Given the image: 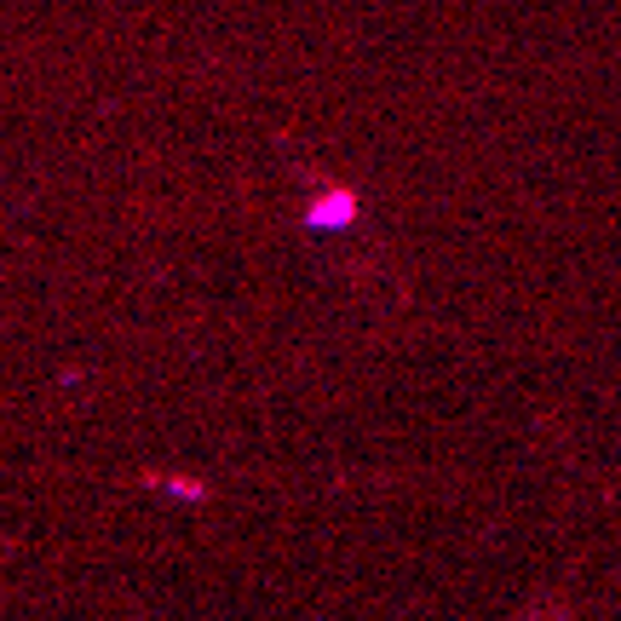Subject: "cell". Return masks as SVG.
Wrapping results in <instances>:
<instances>
[{"instance_id": "obj_1", "label": "cell", "mask_w": 621, "mask_h": 621, "mask_svg": "<svg viewBox=\"0 0 621 621\" xmlns=\"http://www.w3.org/2000/svg\"><path fill=\"white\" fill-rule=\"evenodd\" d=\"M357 219V190H345V184H328L317 202L305 207V225L311 230H345Z\"/></svg>"}, {"instance_id": "obj_2", "label": "cell", "mask_w": 621, "mask_h": 621, "mask_svg": "<svg viewBox=\"0 0 621 621\" xmlns=\"http://www.w3.org/2000/svg\"><path fill=\"white\" fill-rule=\"evenodd\" d=\"M167 489H173L179 501H207V483H196V478H167Z\"/></svg>"}]
</instances>
